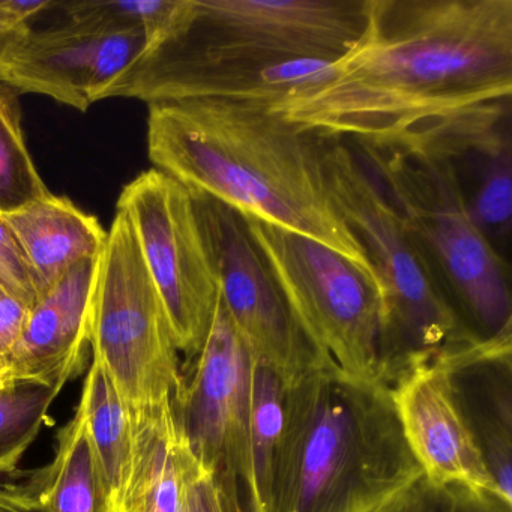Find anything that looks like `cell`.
Returning a JSON list of instances; mask_svg holds the SVG:
<instances>
[{
  "mask_svg": "<svg viewBox=\"0 0 512 512\" xmlns=\"http://www.w3.org/2000/svg\"><path fill=\"white\" fill-rule=\"evenodd\" d=\"M46 512H112L82 412L59 431L55 457L26 482Z\"/></svg>",
  "mask_w": 512,
  "mask_h": 512,
  "instance_id": "ffe728a7",
  "label": "cell"
},
{
  "mask_svg": "<svg viewBox=\"0 0 512 512\" xmlns=\"http://www.w3.org/2000/svg\"><path fill=\"white\" fill-rule=\"evenodd\" d=\"M428 487L422 481L418 487L413 488L406 496L401 497L394 505L382 512H422L424 511L425 500H427Z\"/></svg>",
  "mask_w": 512,
  "mask_h": 512,
  "instance_id": "1f68e13d",
  "label": "cell"
},
{
  "mask_svg": "<svg viewBox=\"0 0 512 512\" xmlns=\"http://www.w3.org/2000/svg\"><path fill=\"white\" fill-rule=\"evenodd\" d=\"M388 389L407 448L427 487L461 488L503 500L443 362L412 365Z\"/></svg>",
  "mask_w": 512,
  "mask_h": 512,
  "instance_id": "4fadbf2b",
  "label": "cell"
},
{
  "mask_svg": "<svg viewBox=\"0 0 512 512\" xmlns=\"http://www.w3.org/2000/svg\"><path fill=\"white\" fill-rule=\"evenodd\" d=\"M439 512H512V505L499 497L473 494L461 488L436 491Z\"/></svg>",
  "mask_w": 512,
  "mask_h": 512,
  "instance_id": "f1b7e54d",
  "label": "cell"
},
{
  "mask_svg": "<svg viewBox=\"0 0 512 512\" xmlns=\"http://www.w3.org/2000/svg\"><path fill=\"white\" fill-rule=\"evenodd\" d=\"M454 169L473 221L505 259L502 245H508L511 233V142L467 149L455 158Z\"/></svg>",
  "mask_w": 512,
  "mask_h": 512,
  "instance_id": "44dd1931",
  "label": "cell"
},
{
  "mask_svg": "<svg viewBox=\"0 0 512 512\" xmlns=\"http://www.w3.org/2000/svg\"><path fill=\"white\" fill-rule=\"evenodd\" d=\"M5 368L4 365L0 364V374L4 373Z\"/></svg>",
  "mask_w": 512,
  "mask_h": 512,
  "instance_id": "e575fe53",
  "label": "cell"
},
{
  "mask_svg": "<svg viewBox=\"0 0 512 512\" xmlns=\"http://www.w3.org/2000/svg\"><path fill=\"white\" fill-rule=\"evenodd\" d=\"M0 512H46V508L28 485H0Z\"/></svg>",
  "mask_w": 512,
  "mask_h": 512,
  "instance_id": "4dcf8cb0",
  "label": "cell"
},
{
  "mask_svg": "<svg viewBox=\"0 0 512 512\" xmlns=\"http://www.w3.org/2000/svg\"><path fill=\"white\" fill-rule=\"evenodd\" d=\"M329 176L338 209L367 251L380 284V370L386 386L404 370L446 361L482 341L434 283L388 193L352 140L331 137Z\"/></svg>",
  "mask_w": 512,
  "mask_h": 512,
  "instance_id": "5b68a950",
  "label": "cell"
},
{
  "mask_svg": "<svg viewBox=\"0 0 512 512\" xmlns=\"http://www.w3.org/2000/svg\"><path fill=\"white\" fill-rule=\"evenodd\" d=\"M29 313H31V308L8 295L0 287V364L4 365V368L5 359L13 352L25 331Z\"/></svg>",
  "mask_w": 512,
  "mask_h": 512,
  "instance_id": "83f0119b",
  "label": "cell"
},
{
  "mask_svg": "<svg viewBox=\"0 0 512 512\" xmlns=\"http://www.w3.org/2000/svg\"><path fill=\"white\" fill-rule=\"evenodd\" d=\"M422 512H439V503H437L436 491L428 487L427 500H425L424 511Z\"/></svg>",
  "mask_w": 512,
  "mask_h": 512,
  "instance_id": "836d02e7",
  "label": "cell"
},
{
  "mask_svg": "<svg viewBox=\"0 0 512 512\" xmlns=\"http://www.w3.org/2000/svg\"><path fill=\"white\" fill-rule=\"evenodd\" d=\"M353 143L461 322L481 340L512 337L508 260L473 221L454 166L412 146Z\"/></svg>",
  "mask_w": 512,
  "mask_h": 512,
  "instance_id": "277c9868",
  "label": "cell"
},
{
  "mask_svg": "<svg viewBox=\"0 0 512 512\" xmlns=\"http://www.w3.org/2000/svg\"><path fill=\"white\" fill-rule=\"evenodd\" d=\"M29 28V25L17 26V28H0V61L7 50L16 43L17 38Z\"/></svg>",
  "mask_w": 512,
  "mask_h": 512,
  "instance_id": "d6a6232c",
  "label": "cell"
},
{
  "mask_svg": "<svg viewBox=\"0 0 512 512\" xmlns=\"http://www.w3.org/2000/svg\"><path fill=\"white\" fill-rule=\"evenodd\" d=\"M116 211L133 227L187 367L205 344L220 295L193 196L172 176L151 169L122 188Z\"/></svg>",
  "mask_w": 512,
  "mask_h": 512,
  "instance_id": "9c48e42d",
  "label": "cell"
},
{
  "mask_svg": "<svg viewBox=\"0 0 512 512\" xmlns=\"http://www.w3.org/2000/svg\"><path fill=\"white\" fill-rule=\"evenodd\" d=\"M334 64L314 59L271 64L239 58L140 55L110 86L104 100L134 98L148 104L226 100L274 106L293 92L328 80Z\"/></svg>",
  "mask_w": 512,
  "mask_h": 512,
  "instance_id": "5bb4252c",
  "label": "cell"
},
{
  "mask_svg": "<svg viewBox=\"0 0 512 512\" xmlns=\"http://www.w3.org/2000/svg\"><path fill=\"white\" fill-rule=\"evenodd\" d=\"M179 0H80L59 2L68 20H95L112 26H136L146 34V44L160 38L178 11Z\"/></svg>",
  "mask_w": 512,
  "mask_h": 512,
  "instance_id": "d4e9b609",
  "label": "cell"
},
{
  "mask_svg": "<svg viewBox=\"0 0 512 512\" xmlns=\"http://www.w3.org/2000/svg\"><path fill=\"white\" fill-rule=\"evenodd\" d=\"M0 287L28 308L41 298L40 284L16 235L0 215Z\"/></svg>",
  "mask_w": 512,
  "mask_h": 512,
  "instance_id": "484cf974",
  "label": "cell"
},
{
  "mask_svg": "<svg viewBox=\"0 0 512 512\" xmlns=\"http://www.w3.org/2000/svg\"><path fill=\"white\" fill-rule=\"evenodd\" d=\"M511 95L512 0H370L332 76L272 109L326 136L394 145Z\"/></svg>",
  "mask_w": 512,
  "mask_h": 512,
  "instance_id": "6da1fadb",
  "label": "cell"
},
{
  "mask_svg": "<svg viewBox=\"0 0 512 512\" xmlns=\"http://www.w3.org/2000/svg\"><path fill=\"white\" fill-rule=\"evenodd\" d=\"M145 47V31L136 26L95 20H68L43 31L29 26L0 61V83L85 113Z\"/></svg>",
  "mask_w": 512,
  "mask_h": 512,
  "instance_id": "7c38bea8",
  "label": "cell"
},
{
  "mask_svg": "<svg viewBox=\"0 0 512 512\" xmlns=\"http://www.w3.org/2000/svg\"><path fill=\"white\" fill-rule=\"evenodd\" d=\"M97 260L77 263L38 299L0 377L67 385L83 373Z\"/></svg>",
  "mask_w": 512,
  "mask_h": 512,
  "instance_id": "9a60e30c",
  "label": "cell"
},
{
  "mask_svg": "<svg viewBox=\"0 0 512 512\" xmlns=\"http://www.w3.org/2000/svg\"><path fill=\"white\" fill-rule=\"evenodd\" d=\"M64 383L0 377V473L17 469L23 455L50 421Z\"/></svg>",
  "mask_w": 512,
  "mask_h": 512,
  "instance_id": "603a6c76",
  "label": "cell"
},
{
  "mask_svg": "<svg viewBox=\"0 0 512 512\" xmlns=\"http://www.w3.org/2000/svg\"><path fill=\"white\" fill-rule=\"evenodd\" d=\"M422 481L388 386L331 364L286 385L272 512H382Z\"/></svg>",
  "mask_w": 512,
  "mask_h": 512,
  "instance_id": "3957f363",
  "label": "cell"
},
{
  "mask_svg": "<svg viewBox=\"0 0 512 512\" xmlns=\"http://www.w3.org/2000/svg\"><path fill=\"white\" fill-rule=\"evenodd\" d=\"M182 512H235L217 482L202 466L188 479Z\"/></svg>",
  "mask_w": 512,
  "mask_h": 512,
  "instance_id": "4316f807",
  "label": "cell"
},
{
  "mask_svg": "<svg viewBox=\"0 0 512 512\" xmlns=\"http://www.w3.org/2000/svg\"><path fill=\"white\" fill-rule=\"evenodd\" d=\"M59 0H0V28L29 25V20L58 7Z\"/></svg>",
  "mask_w": 512,
  "mask_h": 512,
  "instance_id": "f546056e",
  "label": "cell"
},
{
  "mask_svg": "<svg viewBox=\"0 0 512 512\" xmlns=\"http://www.w3.org/2000/svg\"><path fill=\"white\" fill-rule=\"evenodd\" d=\"M242 218L317 358L350 376L385 385L380 370V295L373 281L346 257L313 239Z\"/></svg>",
  "mask_w": 512,
  "mask_h": 512,
  "instance_id": "52a82bcc",
  "label": "cell"
},
{
  "mask_svg": "<svg viewBox=\"0 0 512 512\" xmlns=\"http://www.w3.org/2000/svg\"><path fill=\"white\" fill-rule=\"evenodd\" d=\"M191 196L217 268L221 301L254 361L271 368L284 385L323 364L296 325L244 218L205 194Z\"/></svg>",
  "mask_w": 512,
  "mask_h": 512,
  "instance_id": "8fae6325",
  "label": "cell"
},
{
  "mask_svg": "<svg viewBox=\"0 0 512 512\" xmlns=\"http://www.w3.org/2000/svg\"><path fill=\"white\" fill-rule=\"evenodd\" d=\"M254 359L221 295L205 344L182 368L173 416L200 466L235 512H253L251 374Z\"/></svg>",
  "mask_w": 512,
  "mask_h": 512,
  "instance_id": "30bf717a",
  "label": "cell"
},
{
  "mask_svg": "<svg viewBox=\"0 0 512 512\" xmlns=\"http://www.w3.org/2000/svg\"><path fill=\"white\" fill-rule=\"evenodd\" d=\"M133 463L119 512H182L200 466L173 416L172 400L130 409Z\"/></svg>",
  "mask_w": 512,
  "mask_h": 512,
  "instance_id": "e0dca14e",
  "label": "cell"
},
{
  "mask_svg": "<svg viewBox=\"0 0 512 512\" xmlns=\"http://www.w3.org/2000/svg\"><path fill=\"white\" fill-rule=\"evenodd\" d=\"M512 337L440 361L497 490L512 505Z\"/></svg>",
  "mask_w": 512,
  "mask_h": 512,
  "instance_id": "2e32d148",
  "label": "cell"
},
{
  "mask_svg": "<svg viewBox=\"0 0 512 512\" xmlns=\"http://www.w3.org/2000/svg\"><path fill=\"white\" fill-rule=\"evenodd\" d=\"M19 95L0 83V215L13 214L50 194L26 145Z\"/></svg>",
  "mask_w": 512,
  "mask_h": 512,
  "instance_id": "cb8c5ba5",
  "label": "cell"
},
{
  "mask_svg": "<svg viewBox=\"0 0 512 512\" xmlns=\"http://www.w3.org/2000/svg\"><path fill=\"white\" fill-rule=\"evenodd\" d=\"M89 344L130 409L172 400L181 385V353L166 307L119 211L97 260Z\"/></svg>",
  "mask_w": 512,
  "mask_h": 512,
  "instance_id": "ba28073f",
  "label": "cell"
},
{
  "mask_svg": "<svg viewBox=\"0 0 512 512\" xmlns=\"http://www.w3.org/2000/svg\"><path fill=\"white\" fill-rule=\"evenodd\" d=\"M2 218L28 257L41 296L77 263L100 257L107 241L98 218L52 193Z\"/></svg>",
  "mask_w": 512,
  "mask_h": 512,
  "instance_id": "ac0fdd59",
  "label": "cell"
},
{
  "mask_svg": "<svg viewBox=\"0 0 512 512\" xmlns=\"http://www.w3.org/2000/svg\"><path fill=\"white\" fill-rule=\"evenodd\" d=\"M370 0H181L140 55L337 62L358 43Z\"/></svg>",
  "mask_w": 512,
  "mask_h": 512,
  "instance_id": "8992f818",
  "label": "cell"
},
{
  "mask_svg": "<svg viewBox=\"0 0 512 512\" xmlns=\"http://www.w3.org/2000/svg\"><path fill=\"white\" fill-rule=\"evenodd\" d=\"M286 385L277 373L254 361L251 374V482L253 512H272L284 427Z\"/></svg>",
  "mask_w": 512,
  "mask_h": 512,
  "instance_id": "7402d4cb",
  "label": "cell"
},
{
  "mask_svg": "<svg viewBox=\"0 0 512 512\" xmlns=\"http://www.w3.org/2000/svg\"><path fill=\"white\" fill-rule=\"evenodd\" d=\"M77 409L85 419L110 508L119 512L133 463V424L130 407L97 358H92Z\"/></svg>",
  "mask_w": 512,
  "mask_h": 512,
  "instance_id": "d6986e66",
  "label": "cell"
},
{
  "mask_svg": "<svg viewBox=\"0 0 512 512\" xmlns=\"http://www.w3.org/2000/svg\"><path fill=\"white\" fill-rule=\"evenodd\" d=\"M148 109V155L155 169L242 217L337 251L380 295L367 251L332 193L331 136L293 124L271 104L184 100Z\"/></svg>",
  "mask_w": 512,
  "mask_h": 512,
  "instance_id": "7a4b0ae2",
  "label": "cell"
}]
</instances>
